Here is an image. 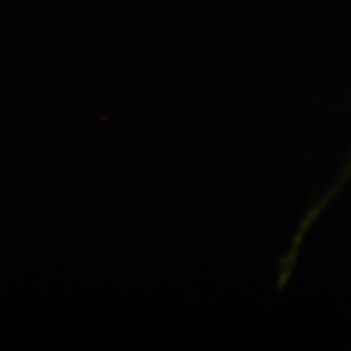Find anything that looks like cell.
Wrapping results in <instances>:
<instances>
[]
</instances>
